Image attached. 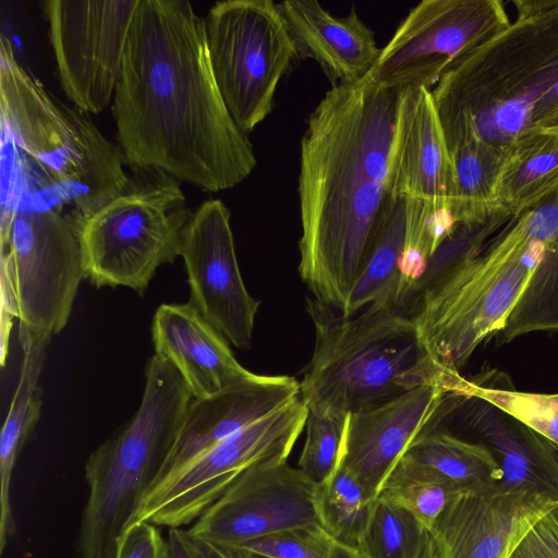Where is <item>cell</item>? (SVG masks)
<instances>
[{"label": "cell", "instance_id": "1", "mask_svg": "<svg viewBox=\"0 0 558 558\" xmlns=\"http://www.w3.org/2000/svg\"><path fill=\"white\" fill-rule=\"evenodd\" d=\"M111 110L131 169L216 193L256 166L216 83L205 17L186 0H138Z\"/></svg>", "mask_w": 558, "mask_h": 558}, {"label": "cell", "instance_id": "2", "mask_svg": "<svg viewBox=\"0 0 558 558\" xmlns=\"http://www.w3.org/2000/svg\"><path fill=\"white\" fill-rule=\"evenodd\" d=\"M403 88L366 77L333 85L301 140L299 272L318 302L342 312L387 211Z\"/></svg>", "mask_w": 558, "mask_h": 558}, {"label": "cell", "instance_id": "3", "mask_svg": "<svg viewBox=\"0 0 558 558\" xmlns=\"http://www.w3.org/2000/svg\"><path fill=\"white\" fill-rule=\"evenodd\" d=\"M0 245L20 211H56L75 227L126 186L119 145L61 101L0 37Z\"/></svg>", "mask_w": 558, "mask_h": 558}, {"label": "cell", "instance_id": "4", "mask_svg": "<svg viewBox=\"0 0 558 558\" xmlns=\"http://www.w3.org/2000/svg\"><path fill=\"white\" fill-rule=\"evenodd\" d=\"M514 22L453 62L430 89L450 155L558 135V0H512Z\"/></svg>", "mask_w": 558, "mask_h": 558}, {"label": "cell", "instance_id": "5", "mask_svg": "<svg viewBox=\"0 0 558 558\" xmlns=\"http://www.w3.org/2000/svg\"><path fill=\"white\" fill-rule=\"evenodd\" d=\"M315 347L300 381L307 409L359 413L460 373L437 367L426 353L408 308L380 299L359 316L344 317L308 301Z\"/></svg>", "mask_w": 558, "mask_h": 558}, {"label": "cell", "instance_id": "6", "mask_svg": "<svg viewBox=\"0 0 558 558\" xmlns=\"http://www.w3.org/2000/svg\"><path fill=\"white\" fill-rule=\"evenodd\" d=\"M543 197L513 215L476 255L417 300L413 319L418 338L440 369L459 373L485 339L504 329L544 250Z\"/></svg>", "mask_w": 558, "mask_h": 558}, {"label": "cell", "instance_id": "7", "mask_svg": "<svg viewBox=\"0 0 558 558\" xmlns=\"http://www.w3.org/2000/svg\"><path fill=\"white\" fill-rule=\"evenodd\" d=\"M193 400L178 369L154 353L138 409L85 462L88 497L75 558H114L118 539L155 483Z\"/></svg>", "mask_w": 558, "mask_h": 558}, {"label": "cell", "instance_id": "8", "mask_svg": "<svg viewBox=\"0 0 558 558\" xmlns=\"http://www.w3.org/2000/svg\"><path fill=\"white\" fill-rule=\"evenodd\" d=\"M131 170L124 190L74 228L84 278L96 288L125 287L142 295L157 269L180 256L193 210L173 177Z\"/></svg>", "mask_w": 558, "mask_h": 558}, {"label": "cell", "instance_id": "9", "mask_svg": "<svg viewBox=\"0 0 558 558\" xmlns=\"http://www.w3.org/2000/svg\"><path fill=\"white\" fill-rule=\"evenodd\" d=\"M84 270L71 221L56 211L15 215L0 260V332L51 339L66 326Z\"/></svg>", "mask_w": 558, "mask_h": 558}, {"label": "cell", "instance_id": "10", "mask_svg": "<svg viewBox=\"0 0 558 558\" xmlns=\"http://www.w3.org/2000/svg\"><path fill=\"white\" fill-rule=\"evenodd\" d=\"M205 25L219 92L247 134L271 112L279 82L299 60L295 44L271 0L218 1Z\"/></svg>", "mask_w": 558, "mask_h": 558}, {"label": "cell", "instance_id": "11", "mask_svg": "<svg viewBox=\"0 0 558 558\" xmlns=\"http://www.w3.org/2000/svg\"><path fill=\"white\" fill-rule=\"evenodd\" d=\"M301 397L214 445L175 474L150 488L134 521L182 527L194 523L246 471L287 462L305 428Z\"/></svg>", "mask_w": 558, "mask_h": 558}, {"label": "cell", "instance_id": "12", "mask_svg": "<svg viewBox=\"0 0 558 558\" xmlns=\"http://www.w3.org/2000/svg\"><path fill=\"white\" fill-rule=\"evenodd\" d=\"M510 24L500 0H424L412 8L366 78L429 89L458 59Z\"/></svg>", "mask_w": 558, "mask_h": 558}, {"label": "cell", "instance_id": "13", "mask_svg": "<svg viewBox=\"0 0 558 558\" xmlns=\"http://www.w3.org/2000/svg\"><path fill=\"white\" fill-rule=\"evenodd\" d=\"M138 0H47L61 87L74 107L100 113L112 104Z\"/></svg>", "mask_w": 558, "mask_h": 558}, {"label": "cell", "instance_id": "14", "mask_svg": "<svg viewBox=\"0 0 558 558\" xmlns=\"http://www.w3.org/2000/svg\"><path fill=\"white\" fill-rule=\"evenodd\" d=\"M318 483L287 462L241 475L187 530L194 539L235 546L294 529L320 525Z\"/></svg>", "mask_w": 558, "mask_h": 558}, {"label": "cell", "instance_id": "15", "mask_svg": "<svg viewBox=\"0 0 558 558\" xmlns=\"http://www.w3.org/2000/svg\"><path fill=\"white\" fill-rule=\"evenodd\" d=\"M180 256L187 275L190 302L229 343L251 348L259 302L242 279L230 211L222 201L208 199L193 211Z\"/></svg>", "mask_w": 558, "mask_h": 558}, {"label": "cell", "instance_id": "16", "mask_svg": "<svg viewBox=\"0 0 558 558\" xmlns=\"http://www.w3.org/2000/svg\"><path fill=\"white\" fill-rule=\"evenodd\" d=\"M460 378L424 385L381 405L349 414L338 465L376 499L407 449L447 414L448 399Z\"/></svg>", "mask_w": 558, "mask_h": 558}, {"label": "cell", "instance_id": "17", "mask_svg": "<svg viewBox=\"0 0 558 558\" xmlns=\"http://www.w3.org/2000/svg\"><path fill=\"white\" fill-rule=\"evenodd\" d=\"M558 500L500 485L457 494L428 531L433 558H506Z\"/></svg>", "mask_w": 558, "mask_h": 558}, {"label": "cell", "instance_id": "18", "mask_svg": "<svg viewBox=\"0 0 558 558\" xmlns=\"http://www.w3.org/2000/svg\"><path fill=\"white\" fill-rule=\"evenodd\" d=\"M299 397L300 383L295 378L253 373L210 397L194 399L150 488L175 474L214 445Z\"/></svg>", "mask_w": 558, "mask_h": 558}, {"label": "cell", "instance_id": "19", "mask_svg": "<svg viewBox=\"0 0 558 558\" xmlns=\"http://www.w3.org/2000/svg\"><path fill=\"white\" fill-rule=\"evenodd\" d=\"M454 167L430 89L401 90L393 143L390 195L449 207Z\"/></svg>", "mask_w": 558, "mask_h": 558}, {"label": "cell", "instance_id": "20", "mask_svg": "<svg viewBox=\"0 0 558 558\" xmlns=\"http://www.w3.org/2000/svg\"><path fill=\"white\" fill-rule=\"evenodd\" d=\"M458 413L497 460L500 486L558 500V448L529 426L475 397H452Z\"/></svg>", "mask_w": 558, "mask_h": 558}, {"label": "cell", "instance_id": "21", "mask_svg": "<svg viewBox=\"0 0 558 558\" xmlns=\"http://www.w3.org/2000/svg\"><path fill=\"white\" fill-rule=\"evenodd\" d=\"M151 340L155 353L178 369L194 399L210 397L253 374L191 302L159 305L153 317Z\"/></svg>", "mask_w": 558, "mask_h": 558}, {"label": "cell", "instance_id": "22", "mask_svg": "<svg viewBox=\"0 0 558 558\" xmlns=\"http://www.w3.org/2000/svg\"><path fill=\"white\" fill-rule=\"evenodd\" d=\"M299 59H314L333 85L356 83L372 71L380 49L373 31L352 8L335 16L315 0L278 3Z\"/></svg>", "mask_w": 558, "mask_h": 558}, {"label": "cell", "instance_id": "23", "mask_svg": "<svg viewBox=\"0 0 558 558\" xmlns=\"http://www.w3.org/2000/svg\"><path fill=\"white\" fill-rule=\"evenodd\" d=\"M22 362L19 383L0 436V554L15 532L10 486L19 453L40 416L46 350L51 339L19 331Z\"/></svg>", "mask_w": 558, "mask_h": 558}, {"label": "cell", "instance_id": "24", "mask_svg": "<svg viewBox=\"0 0 558 558\" xmlns=\"http://www.w3.org/2000/svg\"><path fill=\"white\" fill-rule=\"evenodd\" d=\"M395 468L460 492L490 488L501 482L499 464L485 445L438 427L418 436Z\"/></svg>", "mask_w": 558, "mask_h": 558}, {"label": "cell", "instance_id": "25", "mask_svg": "<svg viewBox=\"0 0 558 558\" xmlns=\"http://www.w3.org/2000/svg\"><path fill=\"white\" fill-rule=\"evenodd\" d=\"M546 238L541 259L511 311L500 342L537 331H558V185L544 195Z\"/></svg>", "mask_w": 558, "mask_h": 558}, {"label": "cell", "instance_id": "26", "mask_svg": "<svg viewBox=\"0 0 558 558\" xmlns=\"http://www.w3.org/2000/svg\"><path fill=\"white\" fill-rule=\"evenodd\" d=\"M557 185L558 135H530L507 150L495 185L494 203L517 215Z\"/></svg>", "mask_w": 558, "mask_h": 558}, {"label": "cell", "instance_id": "27", "mask_svg": "<svg viewBox=\"0 0 558 558\" xmlns=\"http://www.w3.org/2000/svg\"><path fill=\"white\" fill-rule=\"evenodd\" d=\"M405 233V199L391 197L365 267L344 308L340 312L342 316L350 317L379 299H388L400 305L399 260L404 247Z\"/></svg>", "mask_w": 558, "mask_h": 558}, {"label": "cell", "instance_id": "28", "mask_svg": "<svg viewBox=\"0 0 558 558\" xmlns=\"http://www.w3.org/2000/svg\"><path fill=\"white\" fill-rule=\"evenodd\" d=\"M505 156V151L475 142L451 154L454 193L449 208L457 223L484 222L507 211L494 203L495 185Z\"/></svg>", "mask_w": 558, "mask_h": 558}, {"label": "cell", "instance_id": "29", "mask_svg": "<svg viewBox=\"0 0 558 558\" xmlns=\"http://www.w3.org/2000/svg\"><path fill=\"white\" fill-rule=\"evenodd\" d=\"M375 500L351 473L338 465L318 484L320 525L338 541L359 548Z\"/></svg>", "mask_w": 558, "mask_h": 558}, {"label": "cell", "instance_id": "30", "mask_svg": "<svg viewBox=\"0 0 558 558\" xmlns=\"http://www.w3.org/2000/svg\"><path fill=\"white\" fill-rule=\"evenodd\" d=\"M456 396L475 397L492 403L558 448V392L519 391L492 384L486 376L476 380L461 377Z\"/></svg>", "mask_w": 558, "mask_h": 558}, {"label": "cell", "instance_id": "31", "mask_svg": "<svg viewBox=\"0 0 558 558\" xmlns=\"http://www.w3.org/2000/svg\"><path fill=\"white\" fill-rule=\"evenodd\" d=\"M426 536L412 514L376 498L359 549L365 558H420Z\"/></svg>", "mask_w": 558, "mask_h": 558}, {"label": "cell", "instance_id": "32", "mask_svg": "<svg viewBox=\"0 0 558 558\" xmlns=\"http://www.w3.org/2000/svg\"><path fill=\"white\" fill-rule=\"evenodd\" d=\"M512 216L508 211H502L484 222L458 223L453 232L429 257L422 277L412 289L411 305H415L425 290L454 267L476 255Z\"/></svg>", "mask_w": 558, "mask_h": 558}, {"label": "cell", "instance_id": "33", "mask_svg": "<svg viewBox=\"0 0 558 558\" xmlns=\"http://www.w3.org/2000/svg\"><path fill=\"white\" fill-rule=\"evenodd\" d=\"M231 547L270 558H365L359 548L338 541L322 525L284 531Z\"/></svg>", "mask_w": 558, "mask_h": 558}, {"label": "cell", "instance_id": "34", "mask_svg": "<svg viewBox=\"0 0 558 558\" xmlns=\"http://www.w3.org/2000/svg\"><path fill=\"white\" fill-rule=\"evenodd\" d=\"M460 490L395 468L384 482L377 498L412 514L428 532L450 500Z\"/></svg>", "mask_w": 558, "mask_h": 558}, {"label": "cell", "instance_id": "35", "mask_svg": "<svg viewBox=\"0 0 558 558\" xmlns=\"http://www.w3.org/2000/svg\"><path fill=\"white\" fill-rule=\"evenodd\" d=\"M348 415L308 409L306 438L298 468L318 484L326 481L339 464Z\"/></svg>", "mask_w": 558, "mask_h": 558}, {"label": "cell", "instance_id": "36", "mask_svg": "<svg viewBox=\"0 0 558 558\" xmlns=\"http://www.w3.org/2000/svg\"><path fill=\"white\" fill-rule=\"evenodd\" d=\"M114 558H171L168 539L148 521H134L121 534Z\"/></svg>", "mask_w": 558, "mask_h": 558}, {"label": "cell", "instance_id": "37", "mask_svg": "<svg viewBox=\"0 0 558 558\" xmlns=\"http://www.w3.org/2000/svg\"><path fill=\"white\" fill-rule=\"evenodd\" d=\"M532 533L547 558H558V505L535 522Z\"/></svg>", "mask_w": 558, "mask_h": 558}, {"label": "cell", "instance_id": "38", "mask_svg": "<svg viewBox=\"0 0 558 558\" xmlns=\"http://www.w3.org/2000/svg\"><path fill=\"white\" fill-rule=\"evenodd\" d=\"M168 543L171 558H202L195 541L187 530L171 527L168 530Z\"/></svg>", "mask_w": 558, "mask_h": 558}, {"label": "cell", "instance_id": "39", "mask_svg": "<svg viewBox=\"0 0 558 558\" xmlns=\"http://www.w3.org/2000/svg\"><path fill=\"white\" fill-rule=\"evenodd\" d=\"M506 558H547L539 547L532 527L515 543Z\"/></svg>", "mask_w": 558, "mask_h": 558}, {"label": "cell", "instance_id": "40", "mask_svg": "<svg viewBox=\"0 0 558 558\" xmlns=\"http://www.w3.org/2000/svg\"><path fill=\"white\" fill-rule=\"evenodd\" d=\"M194 541L202 558H243L241 551L234 547L203 539Z\"/></svg>", "mask_w": 558, "mask_h": 558}, {"label": "cell", "instance_id": "41", "mask_svg": "<svg viewBox=\"0 0 558 558\" xmlns=\"http://www.w3.org/2000/svg\"><path fill=\"white\" fill-rule=\"evenodd\" d=\"M420 558H433V549H432V543H430V537H429L428 532H427L426 541H425V544H424V547H423Z\"/></svg>", "mask_w": 558, "mask_h": 558}, {"label": "cell", "instance_id": "42", "mask_svg": "<svg viewBox=\"0 0 558 558\" xmlns=\"http://www.w3.org/2000/svg\"><path fill=\"white\" fill-rule=\"evenodd\" d=\"M239 550L241 551V555L243 558H270V557H267L264 555H259V554H255V553H251V551H246V550H242V549H239Z\"/></svg>", "mask_w": 558, "mask_h": 558}]
</instances>
